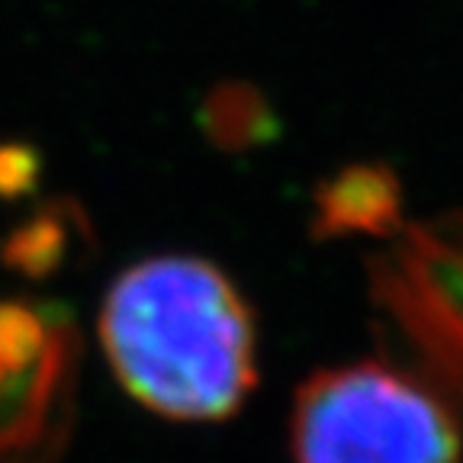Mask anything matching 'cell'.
<instances>
[{
	"label": "cell",
	"instance_id": "cell-1",
	"mask_svg": "<svg viewBox=\"0 0 463 463\" xmlns=\"http://www.w3.org/2000/svg\"><path fill=\"white\" fill-rule=\"evenodd\" d=\"M100 341L126 392L167 419H225L258 380L251 312L200 258L167 254L123 270L103 299Z\"/></svg>",
	"mask_w": 463,
	"mask_h": 463
},
{
	"label": "cell",
	"instance_id": "cell-2",
	"mask_svg": "<svg viewBox=\"0 0 463 463\" xmlns=\"http://www.w3.org/2000/svg\"><path fill=\"white\" fill-rule=\"evenodd\" d=\"M289 431L297 463L460 460V428L441 399L373 361L312 376Z\"/></svg>",
	"mask_w": 463,
	"mask_h": 463
},
{
	"label": "cell",
	"instance_id": "cell-3",
	"mask_svg": "<svg viewBox=\"0 0 463 463\" xmlns=\"http://www.w3.org/2000/svg\"><path fill=\"white\" fill-rule=\"evenodd\" d=\"M71 328L52 309L0 303V463H43L65 434Z\"/></svg>",
	"mask_w": 463,
	"mask_h": 463
},
{
	"label": "cell",
	"instance_id": "cell-4",
	"mask_svg": "<svg viewBox=\"0 0 463 463\" xmlns=\"http://www.w3.org/2000/svg\"><path fill=\"white\" fill-rule=\"evenodd\" d=\"M29 165L33 158L23 148H0V194H14V190L26 187Z\"/></svg>",
	"mask_w": 463,
	"mask_h": 463
}]
</instances>
